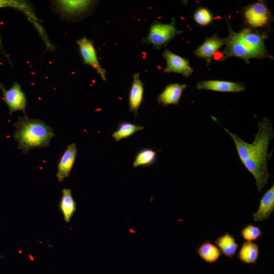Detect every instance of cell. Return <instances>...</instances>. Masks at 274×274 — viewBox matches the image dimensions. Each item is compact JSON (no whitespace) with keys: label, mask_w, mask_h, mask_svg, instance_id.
<instances>
[{"label":"cell","mask_w":274,"mask_h":274,"mask_svg":"<svg viewBox=\"0 0 274 274\" xmlns=\"http://www.w3.org/2000/svg\"><path fill=\"white\" fill-rule=\"evenodd\" d=\"M274 211V185L267 190L262 196L258 210L253 213L255 222L268 219Z\"/></svg>","instance_id":"cell-14"},{"label":"cell","mask_w":274,"mask_h":274,"mask_svg":"<svg viewBox=\"0 0 274 274\" xmlns=\"http://www.w3.org/2000/svg\"><path fill=\"white\" fill-rule=\"evenodd\" d=\"M198 90H209L221 92H239L245 90L246 86L242 83L220 80H206L196 85Z\"/></svg>","instance_id":"cell-10"},{"label":"cell","mask_w":274,"mask_h":274,"mask_svg":"<svg viewBox=\"0 0 274 274\" xmlns=\"http://www.w3.org/2000/svg\"><path fill=\"white\" fill-rule=\"evenodd\" d=\"M244 17L250 26L260 27L268 23L270 14L264 2L259 1L249 6L245 9Z\"/></svg>","instance_id":"cell-8"},{"label":"cell","mask_w":274,"mask_h":274,"mask_svg":"<svg viewBox=\"0 0 274 274\" xmlns=\"http://www.w3.org/2000/svg\"><path fill=\"white\" fill-rule=\"evenodd\" d=\"M194 18L196 23L202 26L208 25L212 21V15L207 9L200 8L194 13Z\"/></svg>","instance_id":"cell-24"},{"label":"cell","mask_w":274,"mask_h":274,"mask_svg":"<svg viewBox=\"0 0 274 274\" xmlns=\"http://www.w3.org/2000/svg\"><path fill=\"white\" fill-rule=\"evenodd\" d=\"M77 148L75 143L68 145L61 155L57 165L56 177L59 182L67 178L75 161Z\"/></svg>","instance_id":"cell-9"},{"label":"cell","mask_w":274,"mask_h":274,"mask_svg":"<svg viewBox=\"0 0 274 274\" xmlns=\"http://www.w3.org/2000/svg\"><path fill=\"white\" fill-rule=\"evenodd\" d=\"M214 244L224 256L230 259L234 256L239 247L234 236L228 232L217 237Z\"/></svg>","instance_id":"cell-17"},{"label":"cell","mask_w":274,"mask_h":274,"mask_svg":"<svg viewBox=\"0 0 274 274\" xmlns=\"http://www.w3.org/2000/svg\"><path fill=\"white\" fill-rule=\"evenodd\" d=\"M157 152L151 148H144L138 152L133 162V166H149L156 159Z\"/></svg>","instance_id":"cell-21"},{"label":"cell","mask_w":274,"mask_h":274,"mask_svg":"<svg viewBox=\"0 0 274 274\" xmlns=\"http://www.w3.org/2000/svg\"><path fill=\"white\" fill-rule=\"evenodd\" d=\"M185 84L171 83L166 86L157 96L158 104L166 107L169 105H178L183 91L187 88Z\"/></svg>","instance_id":"cell-12"},{"label":"cell","mask_w":274,"mask_h":274,"mask_svg":"<svg viewBox=\"0 0 274 274\" xmlns=\"http://www.w3.org/2000/svg\"><path fill=\"white\" fill-rule=\"evenodd\" d=\"M226 132L228 133L233 140L237 152L238 158L242 163L247 159L251 146L249 144L242 140L238 135L231 133L228 129L223 128Z\"/></svg>","instance_id":"cell-22"},{"label":"cell","mask_w":274,"mask_h":274,"mask_svg":"<svg viewBox=\"0 0 274 274\" xmlns=\"http://www.w3.org/2000/svg\"><path fill=\"white\" fill-rule=\"evenodd\" d=\"M9 7L23 9L25 6L23 3L18 1L14 0H0V9L3 8ZM1 40V39H0Z\"/></svg>","instance_id":"cell-25"},{"label":"cell","mask_w":274,"mask_h":274,"mask_svg":"<svg viewBox=\"0 0 274 274\" xmlns=\"http://www.w3.org/2000/svg\"><path fill=\"white\" fill-rule=\"evenodd\" d=\"M258 128L248 158L242 163L255 178L256 186L260 192L270 177L267 170L268 149L273 131L270 120L266 117L258 123Z\"/></svg>","instance_id":"cell-1"},{"label":"cell","mask_w":274,"mask_h":274,"mask_svg":"<svg viewBox=\"0 0 274 274\" xmlns=\"http://www.w3.org/2000/svg\"><path fill=\"white\" fill-rule=\"evenodd\" d=\"M14 126V139L18 143V149L24 153L35 148L48 146L55 136L52 127L43 121L29 118L25 115L19 117Z\"/></svg>","instance_id":"cell-3"},{"label":"cell","mask_w":274,"mask_h":274,"mask_svg":"<svg viewBox=\"0 0 274 274\" xmlns=\"http://www.w3.org/2000/svg\"><path fill=\"white\" fill-rule=\"evenodd\" d=\"M226 42V38L222 39L217 35H213L195 50L194 54L210 63L215 53L223 45H225Z\"/></svg>","instance_id":"cell-11"},{"label":"cell","mask_w":274,"mask_h":274,"mask_svg":"<svg viewBox=\"0 0 274 274\" xmlns=\"http://www.w3.org/2000/svg\"><path fill=\"white\" fill-rule=\"evenodd\" d=\"M196 252L202 260L209 264L216 262L221 255L219 248L208 240H206L196 249Z\"/></svg>","instance_id":"cell-19"},{"label":"cell","mask_w":274,"mask_h":274,"mask_svg":"<svg viewBox=\"0 0 274 274\" xmlns=\"http://www.w3.org/2000/svg\"><path fill=\"white\" fill-rule=\"evenodd\" d=\"M83 63L95 70L103 81L106 80V71L100 65L92 40L83 37L77 41Z\"/></svg>","instance_id":"cell-6"},{"label":"cell","mask_w":274,"mask_h":274,"mask_svg":"<svg viewBox=\"0 0 274 274\" xmlns=\"http://www.w3.org/2000/svg\"><path fill=\"white\" fill-rule=\"evenodd\" d=\"M144 129V127L134 123L124 122L120 123L112 136L116 142L126 139L136 132Z\"/></svg>","instance_id":"cell-20"},{"label":"cell","mask_w":274,"mask_h":274,"mask_svg":"<svg viewBox=\"0 0 274 274\" xmlns=\"http://www.w3.org/2000/svg\"><path fill=\"white\" fill-rule=\"evenodd\" d=\"M240 234L246 242H253L258 240L262 235V232L259 226L248 224L241 230Z\"/></svg>","instance_id":"cell-23"},{"label":"cell","mask_w":274,"mask_h":274,"mask_svg":"<svg viewBox=\"0 0 274 274\" xmlns=\"http://www.w3.org/2000/svg\"><path fill=\"white\" fill-rule=\"evenodd\" d=\"M0 89L3 100L9 108L10 115L17 111L25 112L27 99L20 84L14 82L10 88L6 89L3 84L1 83Z\"/></svg>","instance_id":"cell-5"},{"label":"cell","mask_w":274,"mask_h":274,"mask_svg":"<svg viewBox=\"0 0 274 274\" xmlns=\"http://www.w3.org/2000/svg\"><path fill=\"white\" fill-rule=\"evenodd\" d=\"M227 24L228 36L226 38V46L222 54V60L236 57L248 63L252 58H272L265 47L264 40L266 37L264 33L249 28L236 32L228 21Z\"/></svg>","instance_id":"cell-2"},{"label":"cell","mask_w":274,"mask_h":274,"mask_svg":"<svg viewBox=\"0 0 274 274\" xmlns=\"http://www.w3.org/2000/svg\"><path fill=\"white\" fill-rule=\"evenodd\" d=\"M162 56L166 62L164 72L178 73L186 78L193 73V70L187 59L174 53L168 49L164 50Z\"/></svg>","instance_id":"cell-7"},{"label":"cell","mask_w":274,"mask_h":274,"mask_svg":"<svg viewBox=\"0 0 274 274\" xmlns=\"http://www.w3.org/2000/svg\"><path fill=\"white\" fill-rule=\"evenodd\" d=\"M259 253V246L253 242H245L242 244L237 254V258L245 264L256 263Z\"/></svg>","instance_id":"cell-18"},{"label":"cell","mask_w":274,"mask_h":274,"mask_svg":"<svg viewBox=\"0 0 274 274\" xmlns=\"http://www.w3.org/2000/svg\"><path fill=\"white\" fill-rule=\"evenodd\" d=\"M182 32V30L177 28L174 18L170 23L155 21L151 24L148 33L142 42L151 44L154 49H159L165 46L176 36Z\"/></svg>","instance_id":"cell-4"},{"label":"cell","mask_w":274,"mask_h":274,"mask_svg":"<svg viewBox=\"0 0 274 274\" xmlns=\"http://www.w3.org/2000/svg\"><path fill=\"white\" fill-rule=\"evenodd\" d=\"M59 210L61 213L63 220L66 223H70L77 210L76 202L72 193V190L68 188H63L62 195L59 203Z\"/></svg>","instance_id":"cell-16"},{"label":"cell","mask_w":274,"mask_h":274,"mask_svg":"<svg viewBox=\"0 0 274 274\" xmlns=\"http://www.w3.org/2000/svg\"><path fill=\"white\" fill-rule=\"evenodd\" d=\"M57 9L68 16L83 14L93 5L94 1L88 0H59L55 1Z\"/></svg>","instance_id":"cell-13"},{"label":"cell","mask_w":274,"mask_h":274,"mask_svg":"<svg viewBox=\"0 0 274 274\" xmlns=\"http://www.w3.org/2000/svg\"><path fill=\"white\" fill-rule=\"evenodd\" d=\"M144 91V84L140 79V74L136 73L132 75V82L129 93V111L136 115L142 104Z\"/></svg>","instance_id":"cell-15"}]
</instances>
